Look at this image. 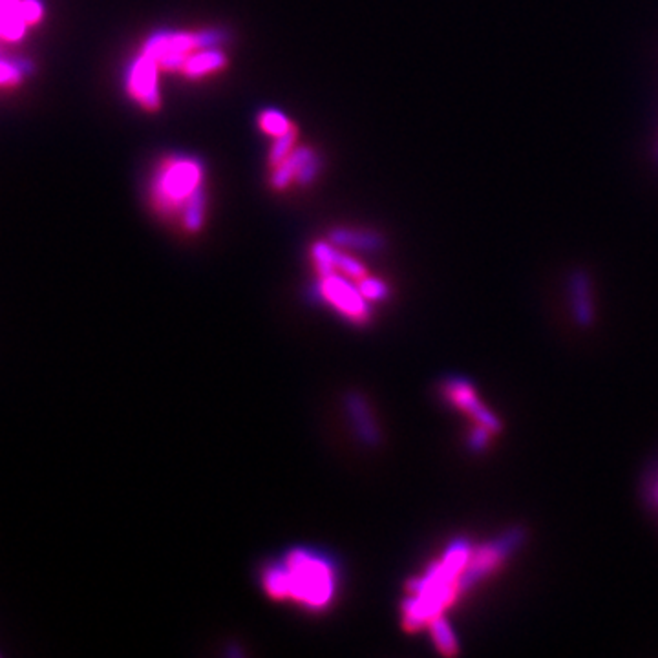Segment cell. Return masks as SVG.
<instances>
[{
  "label": "cell",
  "instance_id": "1",
  "mask_svg": "<svg viewBox=\"0 0 658 658\" xmlns=\"http://www.w3.org/2000/svg\"><path fill=\"white\" fill-rule=\"evenodd\" d=\"M265 591L276 600H294L309 609H322L335 594L332 565L320 556L296 550L283 565L272 567L263 576Z\"/></svg>",
  "mask_w": 658,
  "mask_h": 658
},
{
  "label": "cell",
  "instance_id": "2",
  "mask_svg": "<svg viewBox=\"0 0 658 658\" xmlns=\"http://www.w3.org/2000/svg\"><path fill=\"white\" fill-rule=\"evenodd\" d=\"M201 167L192 159H169L161 165L152 194L158 211L165 216H181L187 231H196L203 220L200 194Z\"/></svg>",
  "mask_w": 658,
  "mask_h": 658
},
{
  "label": "cell",
  "instance_id": "3",
  "mask_svg": "<svg viewBox=\"0 0 658 658\" xmlns=\"http://www.w3.org/2000/svg\"><path fill=\"white\" fill-rule=\"evenodd\" d=\"M45 19L43 0H0V43L17 45Z\"/></svg>",
  "mask_w": 658,
  "mask_h": 658
},
{
  "label": "cell",
  "instance_id": "4",
  "mask_svg": "<svg viewBox=\"0 0 658 658\" xmlns=\"http://www.w3.org/2000/svg\"><path fill=\"white\" fill-rule=\"evenodd\" d=\"M443 394L454 406L468 414L478 427H483L492 434L501 430V421L478 399L470 383L463 379H452L443 386Z\"/></svg>",
  "mask_w": 658,
  "mask_h": 658
},
{
  "label": "cell",
  "instance_id": "5",
  "mask_svg": "<svg viewBox=\"0 0 658 658\" xmlns=\"http://www.w3.org/2000/svg\"><path fill=\"white\" fill-rule=\"evenodd\" d=\"M322 294L352 320L363 322L368 316L363 293L335 272L322 274Z\"/></svg>",
  "mask_w": 658,
  "mask_h": 658
},
{
  "label": "cell",
  "instance_id": "6",
  "mask_svg": "<svg viewBox=\"0 0 658 658\" xmlns=\"http://www.w3.org/2000/svg\"><path fill=\"white\" fill-rule=\"evenodd\" d=\"M158 67L156 63L141 54L134 67L130 68L127 88L134 101H138L141 107L152 110L159 105V92H158Z\"/></svg>",
  "mask_w": 658,
  "mask_h": 658
},
{
  "label": "cell",
  "instance_id": "7",
  "mask_svg": "<svg viewBox=\"0 0 658 658\" xmlns=\"http://www.w3.org/2000/svg\"><path fill=\"white\" fill-rule=\"evenodd\" d=\"M569 293H571V305L576 322L581 327H589L594 322V303H592V289L591 278L587 271L576 269L569 276Z\"/></svg>",
  "mask_w": 658,
  "mask_h": 658
},
{
  "label": "cell",
  "instance_id": "8",
  "mask_svg": "<svg viewBox=\"0 0 658 658\" xmlns=\"http://www.w3.org/2000/svg\"><path fill=\"white\" fill-rule=\"evenodd\" d=\"M34 74V65L26 59L8 56L0 48V88H17Z\"/></svg>",
  "mask_w": 658,
  "mask_h": 658
},
{
  "label": "cell",
  "instance_id": "9",
  "mask_svg": "<svg viewBox=\"0 0 658 658\" xmlns=\"http://www.w3.org/2000/svg\"><path fill=\"white\" fill-rule=\"evenodd\" d=\"M430 631H432L434 643L437 645V649L443 654H456L458 653V638H456L450 623L443 616H437V618H434L430 622Z\"/></svg>",
  "mask_w": 658,
  "mask_h": 658
},
{
  "label": "cell",
  "instance_id": "10",
  "mask_svg": "<svg viewBox=\"0 0 658 658\" xmlns=\"http://www.w3.org/2000/svg\"><path fill=\"white\" fill-rule=\"evenodd\" d=\"M260 125L267 134H271L274 138H283L293 132V125L278 112H265L260 118Z\"/></svg>",
  "mask_w": 658,
  "mask_h": 658
},
{
  "label": "cell",
  "instance_id": "11",
  "mask_svg": "<svg viewBox=\"0 0 658 658\" xmlns=\"http://www.w3.org/2000/svg\"><path fill=\"white\" fill-rule=\"evenodd\" d=\"M359 291L363 293L365 298H370V300L386 296V285L381 280H375V278H363L361 285H359Z\"/></svg>",
  "mask_w": 658,
  "mask_h": 658
}]
</instances>
